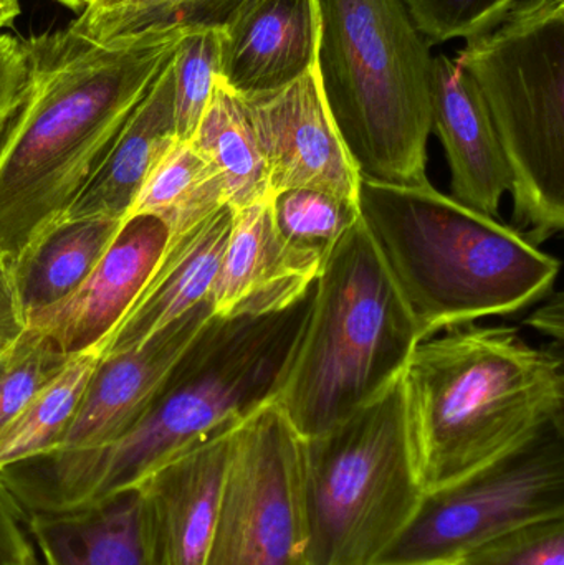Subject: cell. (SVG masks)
<instances>
[{"label": "cell", "mask_w": 564, "mask_h": 565, "mask_svg": "<svg viewBox=\"0 0 564 565\" xmlns=\"http://www.w3.org/2000/svg\"><path fill=\"white\" fill-rule=\"evenodd\" d=\"M421 341L360 217L315 281L310 316L274 404L301 438L318 437L386 394Z\"/></svg>", "instance_id": "obj_5"}, {"label": "cell", "mask_w": 564, "mask_h": 565, "mask_svg": "<svg viewBox=\"0 0 564 565\" xmlns=\"http://www.w3.org/2000/svg\"><path fill=\"white\" fill-rule=\"evenodd\" d=\"M358 209L423 341L530 308L558 278L560 262L523 232L429 181L391 184L361 175Z\"/></svg>", "instance_id": "obj_4"}, {"label": "cell", "mask_w": 564, "mask_h": 565, "mask_svg": "<svg viewBox=\"0 0 564 565\" xmlns=\"http://www.w3.org/2000/svg\"><path fill=\"white\" fill-rule=\"evenodd\" d=\"M169 231L158 217L123 221L102 260L68 296L29 312V328L66 354L92 351L125 315L155 270Z\"/></svg>", "instance_id": "obj_14"}, {"label": "cell", "mask_w": 564, "mask_h": 565, "mask_svg": "<svg viewBox=\"0 0 564 565\" xmlns=\"http://www.w3.org/2000/svg\"><path fill=\"white\" fill-rule=\"evenodd\" d=\"M563 345L512 326L464 324L424 339L401 375L424 493L469 477L564 417Z\"/></svg>", "instance_id": "obj_3"}, {"label": "cell", "mask_w": 564, "mask_h": 565, "mask_svg": "<svg viewBox=\"0 0 564 565\" xmlns=\"http://www.w3.org/2000/svg\"><path fill=\"white\" fill-rule=\"evenodd\" d=\"M251 0H123L108 9L85 10L75 32L109 43L142 33L224 30Z\"/></svg>", "instance_id": "obj_25"}, {"label": "cell", "mask_w": 564, "mask_h": 565, "mask_svg": "<svg viewBox=\"0 0 564 565\" xmlns=\"http://www.w3.org/2000/svg\"><path fill=\"white\" fill-rule=\"evenodd\" d=\"M224 185L232 211L270 199V175L244 99L217 79L191 139Z\"/></svg>", "instance_id": "obj_21"}, {"label": "cell", "mask_w": 564, "mask_h": 565, "mask_svg": "<svg viewBox=\"0 0 564 565\" xmlns=\"http://www.w3.org/2000/svg\"><path fill=\"white\" fill-rule=\"evenodd\" d=\"M304 447L274 402L235 427L204 565H310Z\"/></svg>", "instance_id": "obj_10"}, {"label": "cell", "mask_w": 564, "mask_h": 565, "mask_svg": "<svg viewBox=\"0 0 564 565\" xmlns=\"http://www.w3.org/2000/svg\"><path fill=\"white\" fill-rule=\"evenodd\" d=\"M39 565H43V564H40V561H39Z\"/></svg>", "instance_id": "obj_38"}, {"label": "cell", "mask_w": 564, "mask_h": 565, "mask_svg": "<svg viewBox=\"0 0 564 565\" xmlns=\"http://www.w3.org/2000/svg\"><path fill=\"white\" fill-rule=\"evenodd\" d=\"M182 35L102 43L68 26L23 39L32 92L0 148V255L17 274L58 231Z\"/></svg>", "instance_id": "obj_1"}, {"label": "cell", "mask_w": 564, "mask_h": 565, "mask_svg": "<svg viewBox=\"0 0 564 565\" xmlns=\"http://www.w3.org/2000/svg\"><path fill=\"white\" fill-rule=\"evenodd\" d=\"M214 318L207 299L142 348L99 359L55 454L105 447L141 420Z\"/></svg>", "instance_id": "obj_13"}, {"label": "cell", "mask_w": 564, "mask_h": 565, "mask_svg": "<svg viewBox=\"0 0 564 565\" xmlns=\"http://www.w3.org/2000/svg\"><path fill=\"white\" fill-rule=\"evenodd\" d=\"M228 205L188 231L169 234L164 252L115 328L92 349L99 359L136 351L207 301L231 232Z\"/></svg>", "instance_id": "obj_15"}, {"label": "cell", "mask_w": 564, "mask_h": 565, "mask_svg": "<svg viewBox=\"0 0 564 565\" xmlns=\"http://www.w3.org/2000/svg\"><path fill=\"white\" fill-rule=\"evenodd\" d=\"M29 331V312L23 301L19 274L9 258L0 255V354Z\"/></svg>", "instance_id": "obj_33"}, {"label": "cell", "mask_w": 564, "mask_h": 565, "mask_svg": "<svg viewBox=\"0 0 564 565\" xmlns=\"http://www.w3.org/2000/svg\"><path fill=\"white\" fill-rule=\"evenodd\" d=\"M235 427L185 448L135 488L146 565H204Z\"/></svg>", "instance_id": "obj_11"}, {"label": "cell", "mask_w": 564, "mask_h": 565, "mask_svg": "<svg viewBox=\"0 0 564 565\" xmlns=\"http://www.w3.org/2000/svg\"><path fill=\"white\" fill-rule=\"evenodd\" d=\"M318 0H251L221 30V76L242 98L267 95L317 65Z\"/></svg>", "instance_id": "obj_16"}, {"label": "cell", "mask_w": 564, "mask_h": 565, "mask_svg": "<svg viewBox=\"0 0 564 565\" xmlns=\"http://www.w3.org/2000/svg\"><path fill=\"white\" fill-rule=\"evenodd\" d=\"M304 440L308 563L376 564L424 497L401 379L373 404Z\"/></svg>", "instance_id": "obj_8"}, {"label": "cell", "mask_w": 564, "mask_h": 565, "mask_svg": "<svg viewBox=\"0 0 564 565\" xmlns=\"http://www.w3.org/2000/svg\"><path fill=\"white\" fill-rule=\"evenodd\" d=\"M318 78L358 171L391 184L429 181L434 56L403 0H318Z\"/></svg>", "instance_id": "obj_6"}, {"label": "cell", "mask_w": 564, "mask_h": 565, "mask_svg": "<svg viewBox=\"0 0 564 565\" xmlns=\"http://www.w3.org/2000/svg\"><path fill=\"white\" fill-rule=\"evenodd\" d=\"M43 565H146L138 527V491L52 514H26Z\"/></svg>", "instance_id": "obj_20"}, {"label": "cell", "mask_w": 564, "mask_h": 565, "mask_svg": "<svg viewBox=\"0 0 564 565\" xmlns=\"http://www.w3.org/2000/svg\"><path fill=\"white\" fill-rule=\"evenodd\" d=\"M564 516V417L469 477L424 493L413 520L374 565H450L533 521Z\"/></svg>", "instance_id": "obj_9"}, {"label": "cell", "mask_w": 564, "mask_h": 565, "mask_svg": "<svg viewBox=\"0 0 564 565\" xmlns=\"http://www.w3.org/2000/svg\"><path fill=\"white\" fill-rule=\"evenodd\" d=\"M456 62L502 146L513 218L540 247L564 227V0H520Z\"/></svg>", "instance_id": "obj_7"}, {"label": "cell", "mask_w": 564, "mask_h": 565, "mask_svg": "<svg viewBox=\"0 0 564 565\" xmlns=\"http://www.w3.org/2000/svg\"><path fill=\"white\" fill-rule=\"evenodd\" d=\"M123 2V0H95L92 7H88L89 10H99V9H108V7L116 6V3ZM86 9V10H88Z\"/></svg>", "instance_id": "obj_37"}, {"label": "cell", "mask_w": 564, "mask_h": 565, "mask_svg": "<svg viewBox=\"0 0 564 565\" xmlns=\"http://www.w3.org/2000/svg\"><path fill=\"white\" fill-rule=\"evenodd\" d=\"M270 209L288 250L318 275L341 238L360 221L357 201L320 189L277 192L270 198Z\"/></svg>", "instance_id": "obj_26"}, {"label": "cell", "mask_w": 564, "mask_h": 565, "mask_svg": "<svg viewBox=\"0 0 564 565\" xmlns=\"http://www.w3.org/2000/svg\"><path fill=\"white\" fill-rule=\"evenodd\" d=\"M32 92V63L25 42L0 35V148L12 131Z\"/></svg>", "instance_id": "obj_31"}, {"label": "cell", "mask_w": 564, "mask_h": 565, "mask_svg": "<svg viewBox=\"0 0 564 565\" xmlns=\"http://www.w3.org/2000/svg\"><path fill=\"white\" fill-rule=\"evenodd\" d=\"M162 68L62 225L79 221H123L139 188L175 138L174 70Z\"/></svg>", "instance_id": "obj_19"}, {"label": "cell", "mask_w": 564, "mask_h": 565, "mask_svg": "<svg viewBox=\"0 0 564 565\" xmlns=\"http://www.w3.org/2000/svg\"><path fill=\"white\" fill-rule=\"evenodd\" d=\"M450 565H564V516L507 531Z\"/></svg>", "instance_id": "obj_30"}, {"label": "cell", "mask_w": 564, "mask_h": 565, "mask_svg": "<svg viewBox=\"0 0 564 565\" xmlns=\"http://www.w3.org/2000/svg\"><path fill=\"white\" fill-rule=\"evenodd\" d=\"M98 362L96 352L76 354L0 431V471L58 450Z\"/></svg>", "instance_id": "obj_23"}, {"label": "cell", "mask_w": 564, "mask_h": 565, "mask_svg": "<svg viewBox=\"0 0 564 565\" xmlns=\"http://www.w3.org/2000/svg\"><path fill=\"white\" fill-rule=\"evenodd\" d=\"M429 45L489 32L520 0H403Z\"/></svg>", "instance_id": "obj_29"}, {"label": "cell", "mask_w": 564, "mask_h": 565, "mask_svg": "<svg viewBox=\"0 0 564 565\" xmlns=\"http://www.w3.org/2000/svg\"><path fill=\"white\" fill-rule=\"evenodd\" d=\"M20 15L19 0H0V30Z\"/></svg>", "instance_id": "obj_35"}, {"label": "cell", "mask_w": 564, "mask_h": 565, "mask_svg": "<svg viewBox=\"0 0 564 565\" xmlns=\"http://www.w3.org/2000/svg\"><path fill=\"white\" fill-rule=\"evenodd\" d=\"M242 99L267 161L272 195L308 188L358 202L361 174L328 111L317 65L285 88Z\"/></svg>", "instance_id": "obj_12"}, {"label": "cell", "mask_w": 564, "mask_h": 565, "mask_svg": "<svg viewBox=\"0 0 564 565\" xmlns=\"http://www.w3.org/2000/svg\"><path fill=\"white\" fill-rule=\"evenodd\" d=\"M430 128L450 169L453 198L497 217L512 175L489 113L456 60L434 56Z\"/></svg>", "instance_id": "obj_17"}, {"label": "cell", "mask_w": 564, "mask_h": 565, "mask_svg": "<svg viewBox=\"0 0 564 565\" xmlns=\"http://www.w3.org/2000/svg\"><path fill=\"white\" fill-rule=\"evenodd\" d=\"M123 221H79L60 227L20 271L26 312L68 296L102 260Z\"/></svg>", "instance_id": "obj_24"}, {"label": "cell", "mask_w": 564, "mask_h": 565, "mask_svg": "<svg viewBox=\"0 0 564 565\" xmlns=\"http://www.w3.org/2000/svg\"><path fill=\"white\" fill-rule=\"evenodd\" d=\"M75 355L32 328L0 354V431Z\"/></svg>", "instance_id": "obj_28"}, {"label": "cell", "mask_w": 564, "mask_h": 565, "mask_svg": "<svg viewBox=\"0 0 564 565\" xmlns=\"http://www.w3.org/2000/svg\"><path fill=\"white\" fill-rule=\"evenodd\" d=\"M227 205L224 185L191 141L172 142L142 182L123 221L151 215L172 232L188 231Z\"/></svg>", "instance_id": "obj_22"}, {"label": "cell", "mask_w": 564, "mask_h": 565, "mask_svg": "<svg viewBox=\"0 0 564 565\" xmlns=\"http://www.w3.org/2000/svg\"><path fill=\"white\" fill-rule=\"evenodd\" d=\"M313 288L280 311L217 318L178 369L174 388L121 437L0 471L26 514L76 510L135 490L152 471L274 402L307 326Z\"/></svg>", "instance_id": "obj_2"}, {"label": "cell", "mask_w": 564, "mask_h": 565, "mask_svg": "<svg viewBox=\"0 0 564 565\" xmlns=\"http://www.w3.org/2000/svg\"><path fill=\"white\" fill-rule=\"evenodd\" d=\"M317 278V271L301 264L281 241L267 199L232 211L231 232L209 299L217 318L267 315L304 298Z\"/></svg>", "instance_id": "obj_18"}, {"label": "cell", "mask_w": 564, "mask_h": 565, "mask_svg": "<svg viewBox=\"0 0 564 565\" xmlns=\"http://www.w3.org/2000/svg\"><path fill=\"white\" fill-rule=\"evenodd\" d=\"M55 2L62 3V6L82 13L85 12L88 7H92L95 0H55Z\"/></svg>", "instance_id": "obj_36"}, {"label": "cell", "mask_w": 564, "mask_h": 565, "mask_svg": "<svg viewBox=\"0 0 564 565\" xmlns=\"http://www.w3.org/2000/svg\"><path fill=\"white\" fill-rule=\"evenodd\" d=\"M526 324L543 332L549 338L555 339L556 344L563 345V298L556 292L555 298L549 305L542 306L539 311L530 316Z\"/></svg>", "instance_id": "obj_34"}, {"label": "cell", "mask_w": 564, "mask_h": 565, "mask_svg": "<svg viewBox=\"0 0 564 565\" xmlns=\"http://www.w3.org/2000/svg\"><path fill=\"white\" fill-rule=\"evenodd\" d=\"M174 125L178 141H191L221 76V30L184 32L175 46Z\"/></svg>", "instance_id": "obj_27"}, {"label": "cell", "mask_w": 564, "mask_h": 565, "mask_svg": "<svg viewBox=\"0 0 564 565\" xmlns=\"http://www.w3.org/2000/svg\"><path fill=\"white\" fill-rule=\"evenodd\" d=\"M0 565H39L25 513L0 478Z\"/></svg>", "instance_id": "obj_32"}]
</instances>
